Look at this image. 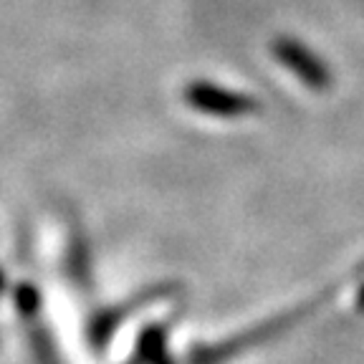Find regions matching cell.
I'll return each instance as SVG.
<instances>
[{
    "instance_id": "cell-1",
    "label": "cell",
    "mask_w": 364,
    "mask_h": 364,
    "mask_svg": "<svg viewBox=\"0 0 364 364\" xmlns=\"http://www.w3.org/2000/svg\"><path fill=\"white\" fill-rule=\"evenodd\" d=\"M185 99L195 112L210 114V117H245L258 109V102L248 94L210 84V81H195L185 89Z\"/></svg>"
},
{
    "instance_id": "cell-2",
    "label": "cell",
    "mask_w": 364,
    "mask_h": 364,
    "mask_svg": "<svg viewBox=\"0 0 364 364\" xmlns=\"http://www.w3.org/2000/svg\"><path fill=\"white\" fill-rule=\"evenodd\" d=\"M273 53L289 68L291 74L299 76L301 84H306L314 91H326L331 86V71L311 48H306L304 43H299L296 38L281 36L273 41Z\"/></svg>"
},
{
    "instance_id": "cell-3",
    "label": "cell",
    "mask_w": 364,
    "mask_h": 364,
    "mask_svg": "<svg viewBox=\"0 0 364 364\" xmlns=\"http://www.w3.org/2000/svg\"><path fill=\"white\" fill-rule=\"evenodd\" d=\"M357 306H359V311H364V286H359V291H357Z\"/></svg>"
},
{
    "instance_id": "cell-4",
    "label": "cell",
    "mask_w": 364,
    "mask_h": 364,
    "mask_svg": "<svg viewBox=\"0 0 364 364\" xmlns=\"http://www.w3.org/2000/svg\"><path fill=\"white\" fill-rule=\"evenodd\" d=\"M3 284H6V273L0 271V289H3Z\"/></svg>"
}]
</instances>
